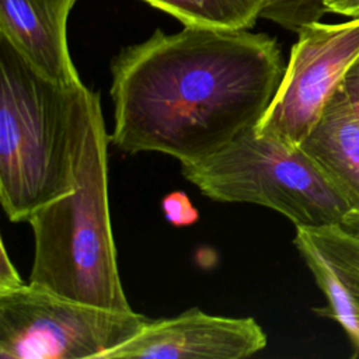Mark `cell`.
<instances>
[{"label":"cell","instance_id":"obj_1","mask_svg":"<svg viewBox=\"0 0 359 359\" xmlns=\"http://www.w3.org/2000/svg\"><path fill=\"white\" fill-rule=\"evenodd\" d=\"M275 38L248 29H156L112 60L114 132L125 153L180 163L222 150L257 126L285 73Z\"/></svg>","mask_w":359,"mask_h":359},{"label":"cell","instance_id":"obj_2","mask_svg":"<svg viewBox=\"0 0 359 359\" xmlns=\"http://www.w3.org/2000/svg\"><path fill=\"white\" fill-rule=\"evenodd\" d=\"M108 140L100 97L81 84L76 105L74 189L28 219L34 233L28 283L76 302L129 311L109 217Z\"/></svg>","mask_w":359,"mask_h":359},{"label":"cell","instance_id":"obj_3","mask_svg":"<svg viewBox=\"0 0 359 359\" xmlns=\"http://www.w3.org/2000/svg\"><path fill=\"white\" fill-rule=\"evenodd\" d=\"M81 84L46 79L0 36V202L11 222H28L74 189Z\"/></svg>","mask_w":359,"mask_h":359},{"label":"cell","instance_id":"obj_4","mask_svg":"<svg viewBox=\"0 0 359 359\" xmlns=\"http://www.w3.org/2000/svg\"><path fill=\"white\" fill-rule=\"evenodd\" d=\"M180 164L182 177L205 196L273 209L294 227L352 219L348 202L299 146L261 136L255 126L215 154Z\"/></svg>","mask_w":359,"mask_h":359},{"label":"cell","instance_id":"obj_5","mask_svg":"<svg viewBox=\"0 0 359 359\" xmlns=\"http://www.w3.org/2000/svg\"><path fill=\"white\" fill-rule=\"evenodd\" d=\"M25 283L0 294L1 359H104L149 321Z\"/></svg>","mask_w":359,"mask_h":359},{"label":"cell","instance_id":"obj_6","mask_svg":"<svg viewBox=\"0 0 359 359\" xmlns=\"http://www.w3.org/2000/svg\"><path fill=\"white\" fill-rule=\"evenodd\" d=\"M359 57V17L311 22L297 32L282 81L255 130L297 147Z\"/></svg>","mask_w":359,"mask_h":359},{"label":"cell","instance_id":"obj_7","mask_svg":"<svg viewBox=\"0 0 359 359\" xmlns=\"http://www.w3.org/2000/svg\"><path fill=\"white\" fill-rule=\"evenodd\" d=\"M265 346L266 335L254 318L191 309L175 317L149 320L104 359H241Z\"/></svg>","mask_w":359,"mask_h":359},{"label":"cell","instance_id":"obj_8","mask_svg":"<svg viewBox=\"0 0 359 359\" xmlns=\"http://www.w3.org/2000/svg\"><path fill=\"white\" fill-rule=\"evenodd\" d=\"M293 244L327 300L316 311L341 325L359 359V220L296 227Z\"/></svg>","mask_w":359,"mask_h":359},{"label":"cell","instance_id":"obj_9","mask_svg":"<svg viewBox=\"0 0 359 359\" xmlns=\"http://www.w3.org/2000/svg\"><path fill=\"white\" fill-rule=\"evenodd\" d=\"M76 0H0V36L42 76L81 84L67 45V18Z\"/></svg>","mask_w":359,"mask_h":359},{"label":"cell","instance_id":"obj_10","mask_svg":"<svg viewBox=\"0 0 359 359\" xmlns=\"http://www.w3.org/2000/svg\"><path fill=\"white\" fill-rule=\"evenodd\" d=\"M299 147L317 164L359 220V123L341 88Z\"/></svg>","mask_w":359,"mask_h":359},{"label":"cell","instance_id":"obj_11","mask_svg":"<svg viewBox=\"0 0 359 359\" xmlns=\"http://www.w3.org/2000/svg\"><path fill=\"white\" fill-rule=\"evenodd\" d=\"M185 27L248 29L262 17L269 0H144Z\"/></svg>","mask_w":359,"mask_h":359},{"label":"cell","instance_id":"obj_12","mask_svg":"<svg viewBox=\"0 0 359 359\" xmlns=\"http://www.w3.org/2000/svg\"><path fill=\"white\" fill-rule=\"evenodd\" d=\"M324 0H269L262 17L285 29L299 32L304 25L321 21Z\"/></svg>","mask_w":359,"mask_h":359},{"label":"cell","instance_id":"obj_13","mask_svg":"<svg viewBox=\"0 0 359 359\" xmlns=\"http://www.w3.org/2000/svg\"><path fill=\"white\" fill-rule=\"evenodd\" d=\"M339 88L345 97L351 112L359 123V57L349 67Z\"/></svg>","mask_w":359,"mask_h":359},{"label":"cell","instance_id":"obj_14","mask_svg":"<svg viewBox=\"0 0 359 359\" xmlns=\"http://www.w3.org/2000/svg\"><path fill=\"white\" fill-rule=\"evenodd\" d=\"M24 285L25 283L21 280L14 264L11 262V259L7 254L6 244L1 240V244H0V294L15 290Z\"/></svg>","mask_w":359,"mask_h":359},{"label":"cell","instance_id":"obj_15","mask_svg":"<svg viewBox=\"0 0 359 359\" xmlns=\"http://www.w3.org/2000/svg\"><path fill=\"white\" fill-rule=\"evenodd\" d=\"M325 14L332 13L349 18L359 17V0H324Z\"/></svg>","mask_w":359,"mask_h":359}]
</instances>
